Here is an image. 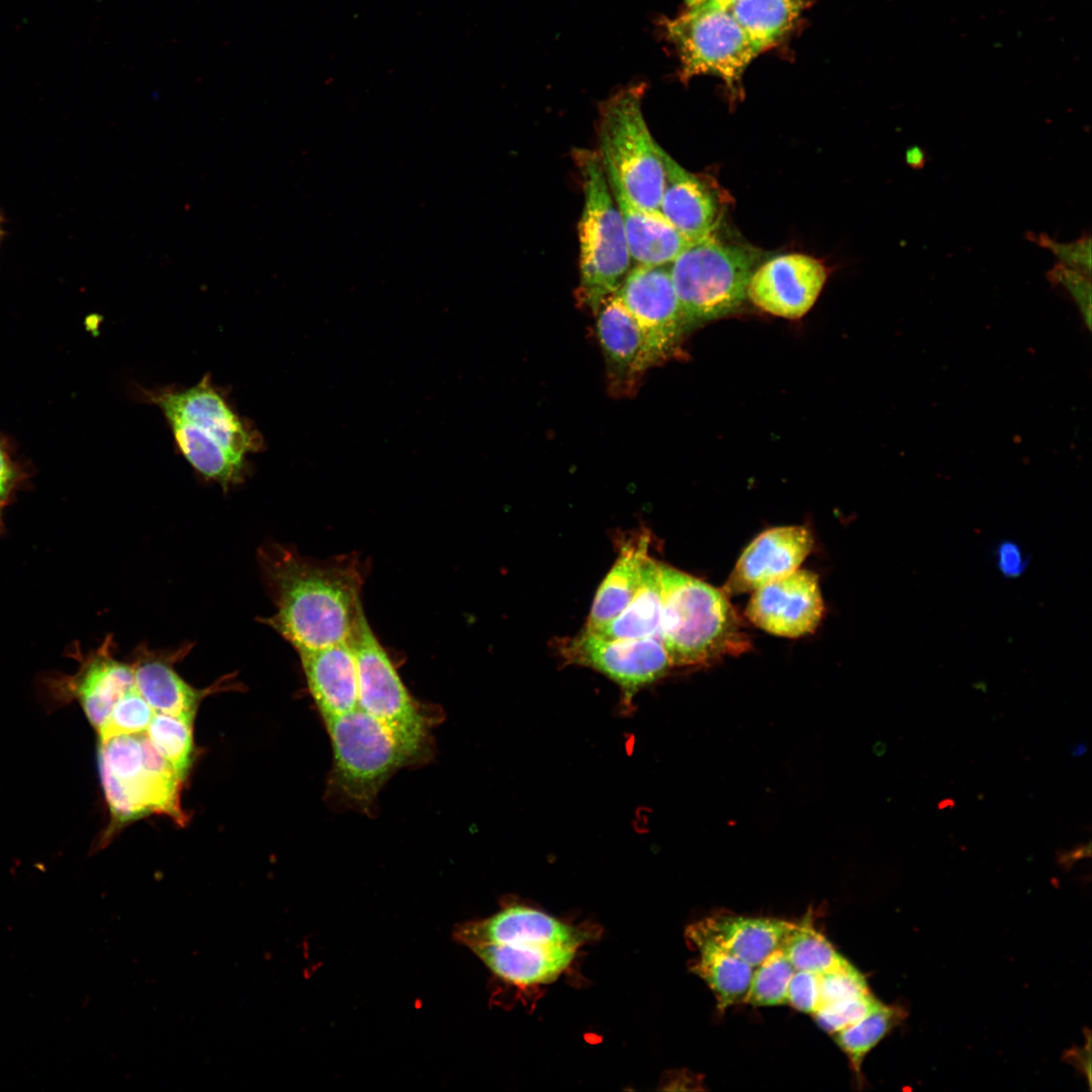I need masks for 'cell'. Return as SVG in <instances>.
I'll use <instances>...</instances> for the list:
<instances>
[{"instance_id": "obj_20", "label": "cell", "mask_w": 1092, "mask_h": 1092, "mask_svg": "<svg viewBox=\"0 0 1092 1092\" xmlns=\"http://www.w3.org/2000/svg\"><path fill=\"white\" fill-rule=\"evenodd\" d=\"M665 185L659 211L687 239L697 243L713 234L720 210L711 189L696 175L664 156Z\"/></svg>"}, {"instance_id": "obj_19", "label": "cell", "mask_w": 1092, "mask_h": 1092, "mask_svg": "<svg viewBox=\"0 0 1092 1092\" xmlns=\"http://www.w3.org/2000/svg\"><path fill=\"white\" fill-rule=\"evenodd\" d=\"M307 689L324 721L358 708V674L348 641L299 653Z\"/></svg>"}, {"instance_id": "obj_22", "label": "cell", "mask_w": 1092, "mask_h": 1092, "mask_svg": "<svg viewBox=\"0 0 1092 1092\" xmlns=\"http://www.w3.org/2000/svg\"><path fill=\"white\" fill-rule=\"evenodd\" d=\"M108 640L88 657L77 674L67 679L91 725L99 730L119 699L134 687L132 665L116 660Z\"/></svg>"}, {"instance_id": "obj_13", "label": "cell", "mask_w": 1092, "mask_h": 1092, "mask_svg": "<svg viewBox=\"0 0 1092 1092\" xmlns=\"http://www.w3.org/2000/svg\"><path fill=\"white\" fill-rule=\"evenodd\" d=\"M616 295L641 330L654 363L670 356L688 329L669 265H636Z\"/></svg>"}, {"instance_id": "obj_38", "label": "cell", "mask_w": 1092, "mask_h": 1092, "mask_svg": "<svg viewBox=\"0 0 1092 1092\" xmlns=\"http://www.w3.org/2000/svg\"><path fill=\"white\" fill-rule=\"evenodd\" d=\"M994 554L999 571L1007 578L1019 577L1027 568L1028 558L1017 542L1001 541Z\"/></svg>"}, {"instance_id": "obj_23", "label": "cell", "mask_w": 1092, "mask_h": 1092, "mask_svg": "<svg viewBox=\"0 0 1092 1092\" xmlns=\"http://www.w3.org/2000/svg\"><path fill=\"white\" fill-rule=\"evenodd\" d=\"M650 534L636 532L619 541L615 564L602 581L595 597L584 631L596 632L609 624L636 594L645 562L650 558Z\"/></svg>"}, {"instance_id": "obj_33", "label": "cell", "mask_w": 1092, "mask_h": 1092, "mask_svg": "<svg viewBox=\"0 0 1092 1092\" xmlns=\"http://www.w3.org/2000/svg\"><path fill=\"white\" fill-rule=\"evenodd\" d=\"M881 1004L871 992L820 1007L813 1015L817 1024L831 1035L846 1028Z\"/></svg>"}, {"instance_id": "obj_12", "label": "cell", "mask_w": 1092, "mask_h": 1092, "mask_svg": "<svg viewBox=\"0 0 1092 1092\" xmlns=\"http://www.w3.org/2000/svg\"><path fill=\"white\" fill-rule=\"evenodd\" d=\"M560 656L565 663L593 668L613 680L621 691V711L632 712L636 695L662 678L671 667L658 638L606 639L582 631L560 640Z\"/></svg>"}, {"instance_id": "obj_3", "label": "cell", "mask_w": 1092, "mask_h": 1092, "mask_svg": "<svg viewBox=\"0 0 1092 1092\" xmlns=\"http://www.w3.org/2000/svg\"><path fill=\"white\" fill-rule=\"evenodd\" d=\"M455 937L499 979L517 985L548 984L572 963L592 930L566 924L523 905L461 924Z\"/></svg>"}, {"instance_id": "obj_21", "label": "cell", "mask_w": 1092, "mask_h": 1092, "mask_svg": "<svg viewBox=\"0 0 1092 1092\" xmlns=\"http://www.w3.org/2000/svg\"><path fill=\"white\" fill-rule=\"evenodd\" d=\"M794 922L770 917L714 914L690 925L751 967L778 949Z\"/></svg>"}, {"instance_id": "obj_2", "label": "cell", "mask_w": 1092, "mask_h": 1092, "mask_svg": "<svg viewBox=\"0 0 1092 1092\" xmlns=\"http://www.w3.org/2000/svg\"><path fill=\"white\" fill-rule=\"evenodd\" d=\"M141 390L160 410L178 452L198 474L224 490L244 481L249 456L262 451L265 440L209 374L187 387Z\"/></svg>"}, {"instance_id": "obj_17", "label": "cell", "mask_w": 1092, "mask_h": 1092, "mask_svg": "<svg viewBox=\"0 0 1092 1092\" xmlns=\"http://www.w3.org/2000/svg\"><path fill=\"white\" fill-rule=\"evenodd\" d=\"M596 316L608 389L614 396H630L647 369L655 365L642 332L616 294Z\"/></svg>"}, {"instance_id": "obj_43", "label": "cell", "mask_w": 1092, "mask_h": 1092, "mask_svg": "<svg viewBox=\"0 0 1092 1092\" xmlns=\"http://www.w3.org/2000/svg\"><path fill=\"white\" fill-rule=\"evenodd\" d=\"M4 223H5V218H4L3 214L0 212V245H1L4 237L6 236V231L4 229Z\"/></svg>"}, {"instance_id": "obj_36", "label": "cell", "mask_w": 1092, "mask_h": 1092, "mask_svg": "<svg viewBox=\"0 0 1092 1092\" xmlns=\"http://www.w3.org/2000/svg\"><path fill=\"white\" fill-rule=\"evenodd\" d=\"M820 990V1007L871 992L864 976L854 967L847 971L821 974Z\"/></svg>"}, {"instance_id": "obj_15", "label": "cell", "mask_w": 1092, "mask_h": 1092, "mask_svg": "<svg viewBox=\"0 0 1092 1092\" xmlns=\"http://www.w3.org/2000/svg\"><path fill=\"white\" fill-rule=\"evenodd\" d=\"M826 269L804 254L775 257L757 267L748 283L747 297L760 309L796 320L806 314L826 281Z\"/></svg>"}, {"instance_id": "obj_18", "label": "cell", "mask_w": 1092, "mask_h": 1092, "mask_svg": "<svg viewBox=\"0 0 1092 1092\" xmlns=\"http://www.w3.org/2000/svg\"><path fill=\"white\" fill-rule=\"evenodd\" d=\"M602 163L622 217L631 258L636 265H669L695 244L684 237L659 210H647L637 205L626 194L614 170Z\"/></svg>"}, {"instance_id": "obj_11", "label": "cell", "mask_w": 1092, "mask_h": 1092, "mask_svg": "<svg viewBox=\"0 0 1092 1092\" xmlns=\"http://www.w3.org/2000/svg\"><path fill=\"white\" fill-rule=\"evenodd\" d=\"M665 31L677 50L682 80L712 75L735 92L746 68L759 55L729 11L687 7L665 23Z\"/></svg>"}, {"instance_id": "obj_9", "label": "cell", "mask_w": 1092, "mask_h": 1092, "mask_svg": "<svg viewBox=\"0 0 1092 1092\" xmlns=\"http://www.w3.org/2000/svg\"><path fill=\"white\" fill-rule=\"evenodd\" d=\"M643 84L617 91L600 105L598 151L626 194L647 210H659L665 185V151L651 135L642 112Z\"/></svg>"}, {"instance_id": "obj_25", "label": "cell", "mask_w": 1092, "mask_h": 1092, "mask_svg": "<svg viewBox=\"0 0 1092 1092\" xmlns=\"http://www.w3.org/2000/svg\"><path fill=\"white\" fill-rule=\"evenodd\" d=\"M659 564L651 557L645 562L639 587L630 603L609 624L593 634L606 639H660L662 592Z\"/></svg>"}, {"instance_id": "obj_32", "label": "cell", "mask_w": 1092, "mask_h": 1092, "mask_svg": "<svg viewBox=\"0 0 1092 1092\" xmlns=\"http://www.w3.org/2000/svg\"><path fill=\"white\" fill-rule=\"evenodd\" d=\"M154 715L155 711L134 686L113 707L107 721L98 730L99 739L146 732Z\"/></svg>"}, {"instance_id": "obj_6", "label": "cell", "mask_w": 1092, "mask_h": 1092, "mask_svg": "<svg viewBox=\"0 0 1092 1092\" xmlns=\"http://www.w3.org/2000/svg\"><path fill=\"white\" fill-rule=\"evenodd\" d=\"M99 770L114 824L151 813L183 825L182 779L156 750L146 732L122 734L99 742Z\"/></svg>"}, {"instance_id": "obj_45", "label": "cell", "mask_w": 1092, "mask_h": 1092, "mask_svg": "<svg viewBox=\"0 0 1092 1092\" xmlns=\"http://www.w3.org/2000/svg\"><path fill=\"white\" fill-rule=\"evenodd\" d=\"M3 504H4V502H2V500L0 499V512H1V509H2V506H3Z\"/></svg>"}, {"instance_id": "obj_30", "label": "cell", "mask_w": 1092, "mask_h": 1092, "mask_svg": "<svg viewBox=\"0 0 1092 1092\" xmlns=\"http://www.w3.org/2000/svg\"><path fill=\"white\" fill-rule=\"evenodd\" d=\"M193 719L155 713L146 734L156 750L184 780L193 758Z\"/></svg>"}, {"instance_id": "obj_27", "label": "cell", "mask_w": 1092, "mask_h": 1092, "mask_svg": "<svg viewBox=\"0 0 1092 1092\" xmlns=\"http://www.w3.org/2000/svg\"><path fill=\"white\" fill-rule=\"evenodd\" d=\"M802 8L803 0H740L729 12L760 54L792 29Z\"/></svg>"}, {"instance_id": "obj_5", "label": "cell", "mask_w": 1092, "mask_h": 1092, "mask_svg": "<svg viewBox=\"0 0 1092 1092\" xmlns=\"http://www.w3.org/2000/svg\"><path fill=\"white\" fill-rule=\"evenodd\" d=\"M583 193L578 223L579 283L578 304L598 313L616 294L631 269V255L621 214L611 193L598 152H574Z\"/></svg>"}, {"instance_id": "obj_26", "label": "cell", "mask_w": 1092, "mask_h": 1092, "mask_svg": "<svg viewBox=\"0 0 1092 1092\" xmlns=\"http://www.w3.org/2000/svg\"><path fill=\"white\" fill-rule=\"evenodd\" d=\"M134 686L155 713L194 718L201 692L184 681L160 659H141L132 665Z\"/></svg>"}, {"instance_id": "obj_24", "label": "cell", "mask_w": 1092, "mask_h": 1092, "mask_svg": "<svg viewBox=\"0 0 1092 1092\" xmlns=\"http://www.w3.org/2000/svg\"><path fill=\"white\" fill-rule=\"evenodd\" d=\"M687 939L698 952L691 970L712 990L718 1010L744 1002L754 968L690 926Z\"/></svg>"}, {"instance_id": "obj_42", "label": "cell", "mask_w": 1092, "mask_h": 1092, "mask_svg": "<svg viewBox=\"0 0 1092 1092\" xmlns=\"http://www.w3.org/2000/svg\"><path fill=\"white\" fill-rule=\"evenodd\" d=\"M1087 750V745L1084 742H1080L1071 746V754L1075 757L1083 755Z\"/></svg>"}, {"instance_id": "obj_4", "label": "cell", "mask_w": 1092, "mask_h": 1092, "mask_svg": "<svg viewBox=\"0 0 1092 1092\" xmlns=\"http://www.w3.org/2000/svg\"><path fill=\"white\" fill-rule=\"evenodd\" d=\"M660 641L671 667L712 663L750 649L742 622L723 590L660 563Z\"/></svg>"}, {"instance_id": "obj_16", "label": "cell", "mask_w": 1092, "mask_h": 1092, "mask_svg": "<svg viewBox=\"0 0 1092 1092\" xmlns=\"http://www.w3.org/2000/svg\"><path fill=\"white\" fill-rule=\"evenodd\" d=\"M814 548L804 526L776 527L756 536L743 550L723 586L726 596L750 593L797 569Z\"/></svg>"}, {"instance_id": "obj_35", "label": "cell", "mask_w": 1092, "mask_h": 1092, "mask_svg": "<svg viewBox=\"0 0 1092 1092\" xmlns=\"http://www.w3.org/2000/svg\"><path fill=\"white\" fill-rule=\"evenodd\" d=\"M1050 282L1061 287L1074 301L1088 330L1091 328L1092 294L1091 280L1076 270L1056 264L1046 273Z\"/></svg>"}, {"instance_id": "obj_28", "label": "cell", "mask_w": 1092, "mask_h": 1092, "mask_svg": "<svg viewBox=\"0 0 1092 1092\" xmlns=\"http://www.w3.org/2000/svg\"><path fill=\"white\" fill-rule=\"evenodd\" d=\"M780 948L796 971L816 974L842 972L853 968L813 925L810 915L795 923Z\"/></svg>"}, {"instance_id": "obj_31", "label": "cell", "mask_w": 1092, "mask_h": 1092, "mask_svg": "<svg viewBox=\"0 0 1092 1092\" xmlns=\"http://www.w3.org/2000/svg\"><path fill=\"white\" fill-rule=\"evenodd\" d=\"M795 971L779 947L753 969L744 1003L753 1006L787 1004L788 986Z\"/></svg>"}, {"instance_id": "obj_14", "label": "cell", "mask_w": 1092, "mask_h": 1092, "mask_svg": "<svg viewBox=\"0 0 1092 1092\" xmlns=\"http://www.w3.org/2000/svg\"><path fill=\"white\" fill-rule=\"evenodd\" d=\"M824 608L818 575L799 568L753 590L745 616L767 633L798 638L815 631Z\"/></svg>"}, {"instance_id": "obj_10", "label": "cell", "mask_w": 1092, "mask_h": 1092, "mask_svg": "<svg viewBox=\"0 0 1092 1092\" xmlns=\"http://www.w3.org/2000/svg\"><path fill=\"white\" fill-rule=\"evenodd\" d=\"M358 674V708L380 722L413 760L428 745V726L364 610L349 638Z\"/></svg>"}, {"instance_id": "obj_40", "label": "cell", "mask_w": 1092, "mask_h": 1092, "mask_svg": "<svg viewBox=\"0 0 1092 1092\" xmlns=\"http://www.w3.org/2000/svg\"><path fill=\"white\" fill-rule=\"evenodd\" d=\"M927 153L920 146L909 147L904 155V161L908 167L914 170L922 169L927 162Z\"/></svg>"}, {"instance_id": "obj_34", "label": "cell", "mask_w": 1092, "mask_h": 1092, "mask_svg": "<svg viewBox=\"0 0 1092 1092\" xmlns=\"http://www.w3.org/2000/svg\"><path fill=\"white\" fill-rule=\"evenodd\" d=\"M1027 238L1049 250L1058 260V264L1091 277L1092 241L1089 233L1071 242H1061L1046 234H1028Z\"/></svg>"}, {"instance_id": "obj_39", "label": "cell", "mask_w": 1092, "mask_h": 1092, "mask_svg": "<svg viewBox=\"0 0 1092 1092\" xmlns=\"http://www.w3.org/2000/svg\"><path fill=\"white\" fill-rule=\"evenodd\" d=\"M22 478V470L7 439L0 436V499L6 502Z\"/></svg>"}, {"instance_id": "obj_44", "label": "cell", "mask_w": 1092, "mask_h": 1092, "mask_svg": "<svg viewBox=\"0 0 1092 1092\" xmlns=\"http://www.w3.org/2000/svg\"><path fill=\"white\" fill-rule=\"evenodd\" d=\"M700 1L701 0H686V4L687 5H693V4H696V3L700 2Z\"/></svg>"}, {"instance_id": "obj_8", "label": "cell", "mask_w": 1092, "mask_h": 1092, "mask_svg": "<svg viewBox=\"0 0 1092 1092\" xmlns=\"http://www.w3.org/2000/svg\"><path fill=\"white\" fill-rule=\"evenodd\" d=\"M760 258L758 250L713 234L679 254L669 271L687 329L736 310Z\"/></svg>"}, {"instance_id": "obj_7", "label": "cell", "mask_w": 1092, "mask_h": 1092, "mask_svg": "<svg viewBox=\"0 0 1092 1092\" xmlns=\"http://www.w3.org/2000/svg\"><path fill=\"white\" fill-rule=\"evenodd\" d=\"M324 722L333 749L327 795L340 807L371 815L383 785L412 759L386 728L360 708Z\"/></svg>"}, {"instance_id": "obj_41", "label": "cell", "mask_w": 1092, "mask_h": 1092, "mask_svg": "<svg viewBox=\"0 0 1092 1092\" xmlns=\"http://www.w3.org/2000/svg\"><path fill=\"white\" fill-rule=\"evenodd\" d=\"M739 1L740 0H701L696 4L687 5V7L705 11H729L732 6Z\"/></svg>"}, {"instance_id": "obj_29", "label": "cell", "mask_w": 1092, "mask_h": 1092, "mask_svg": "<svg viewBox=\"0 0 1092 1092\" xmlns=\"http://www.w3.org/2000/svg\"><path fill=\"white\" fill-rule=\"evenodd\" d=\"M905 1018L906 1010L902 1006L881 1002L862 1019L832 1034L858 1078L864 1057Z\"/></svg>"}, {"instance_id": "obj_37", "label": "cell", "mask_w": 1092, "mask_h": 1092, "mask_svg": "<svg viewBox=\"0 0 1092 1092\" xmlns=\"http://www.w3.org/2000/svg\"><path fill=\"white\" fill-rule=\"evenodd\" d=\"M820 1002V974L795 971L788 986L787 1004L798 1011L814 1014Z\"/></svg>"}, {"instance_id": "obj_1", "label": "cell", "mask_w": 1092, "mask_h": 1092, "mask_svg": "<svg viewBox=\"0 0 1092 1092\" xmlns=\"http://www.w3.org/2000/svg\"><path fill=\"white\" fill-rule=\"evenodd\" d=\"M261 560L276 609L263 622L298 654L349 640L364 610V566L358 556L317 560L273 545Z\"/></svg>"}]
</instances>
